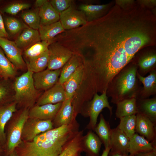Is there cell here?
<instances>
[{
    "instance_id": "obj_11",
    "label": "cell",
    "mask_w": 156,
    "mask_h": 156,
    "mask_svg": "<svg viewBox=\"0 0 156 156\" xmlns=\"http://www.w3.org/2000/svg\"><path fill=\"white\" fill-rule=\"evenodd\" d=\"M61 71V69L51 70L47 68L33 73L34 84L36 89L46 91L52 87L58 82Z\"/></svg>"
},
{
    "instance_id": "obj_22",
    "label": "cell",
    "mask_w": 156,
    "mask_h": 156,
    "mask_svg": "<svg viewBox=\"0 0 156 156\" xmlns=\"http://www.w3.org/2000/svg\"><path fill=\"white\" fill-rule=\"evenodd\" d=\"M156 149V146L136 133L129 139V154L130 155L134 156Z\"/></svg>"
},
{
    "instance_id": "obj_6",
    "label": "cell",
    "mask_w": 156,
    "mask_h": 156,
    "mask_svg": "<svg viewBox=\"0 0 156 156\" xmlns=\"http://www.w3.org/2000/svg\"><path fill=\"white\" fill-rule=\"evenodd\" d=\"M108 98L106 92L100 95L96 93L89 102L86 111V116L90 117V121L87 126L88 129L94 130L96 125L99 115L104 108H107L111 116L112 115V107L110 105Z\"/></svg>"
},
{
    "instance_id": "obj_14",
    "label": "cell",
    "mask_w": 156,
    "mask_h": 156,
    "mask_svg": "<svg viewBox=\"0 0 156 156\" xmlns=\"http://www.w3.org/2000/svg\"><path fill=\"white\" fill-rule=\"evenodd\" d=\"M66 99L63 85L58 82L52 87L46 90L37 99L36 105L55 104L63 102Z\"/></svg>"
},
{
    "instance_id": "obj_1",
    "label": "cell",
    "mask_w": 156,
    "mask_h": 156,
    "mask_svg": "<svg viewBox=\"0 0 156 156\" xmlns=\"http://www.w3.org/2000/svg\"><path fill=\"white\" fill-rule=\"evenodd\" d=\"M71 32L80 45L126 65L141 48L155 43L156 15L136 3L125 8L115 3L103 16Z\"/></svg>"
},
{
    "instance_id": "obj_35",
    "label": "cell",
    "mask_w": 156,
    "mask_h": 156,
    "mask_svg": "<svg viewBox=\"0 0 156 156\" xmlns=\"http://www.w3.org/2000/svg\"><path fill=\"white\" fill-rule=\"evenodd\" d=\"M52 42L45 41H40L24 50V55L27 60L38 56L48 49Z\"/></svg>"
},
{
    "instance_id": "obj_13",
    "label": "cell",
    "mask_w": 156,
    "mask_h": 156,
    "mask_svg": "<svg viewBox=\"0 0 156 156\" xmlns=\"http://www.w3.org/2000/svg\"><path fill=\"white\" fill-rule=\"evenodd\" d=\"M83 131L75 132L63 146L58 156H82L85 151Z\"/></svg>"
},
{
    "instance_id": "obj_12",
    "label": "cell",
    "mask_w": 156,
    "mask_h": 156,
    "mask_svg": "<svg viewBox=\"0 0 156 156\" xmlns=\"http://www.w3.org/2000/svg\"><path fill=\"white\" fill-rule=\"evenodd\" d=\"M136 115L135 133L156 146V125L144 115L138 113Z\"/></svg>"
},
{
    "instance_id": "obj_41",
    "label": "cell",
    "mask_w": 156,
    "mask_h": 156,
    "mask_svg": "<svg viewBox=\"0 0 156 156\" xmlns=\"http://www.w3.org/2000/svg\"><path fill=\"white\" fill-rule=\"evenodd\" d=\"M136 2L133 0H116L115 4L123 8H127L133 5Z\"/></svg>"
},
{
    "instance_id": "obj_31",
    "label": "cell",
    "mask_w": 156,
    "mask_h": 156,
    "mask_svg": "<svg viewBox=\"0 0 156 156\" xmlns=\"http://www.w3.org/2000/svg\"><path fill=\"white\" fill-rule=\"evenodd\" d=\"M112 130L109 122L106 120L103 115L101 114L99 122L94 131L101 140L105 148L110 147Z\"/></svg>"
},
{
    "instance_id": "obj_29",
    "label": "cell",
    "mask_w": 156,
    "mask_h": 156,
    "mask_svg": "<svg viewBox=\"0 0 156 156\" xmlns=\"http://www.w3.org/2000/svg\"><path fill=\"white\" fill-rule=\"evenodd\" d=\"M38 31L41 41L52 43L56 37L64 32L65 29L59 21L48 25L40 26Z\"/></svg>"
},
{
    "instance_id": "obj_43",
    "label": "cell",
    "mask_w": 156,
    "mask_h": 156,
    "mask_svg": "<svg viewBox=\"0 0 156 156\" xmlns=\"http://www.w3.org/2000/svg\"><path fill=\"white\" fill-rule=\"evenodd\" d=\"M8 35L5 29L3 19L0 12V37L7 38Z\"/></svg>"
},
{
    "instance_id": "obj_21",
    "label": "cell",
    "mask_w": 156,
    "mask_h": 156,
    "mask_svg": "<svg viewBox=\"0 0 156 156\" xmlns=\"http://www.w3.org/2000/svg\"><path fill=\"white\" fill-rule=\"evenodd\" d=\"M111 3L102 5L82 4L79 10L84 14L87 22H91L103 16L111 8Z\"/></svg>"
},
{
    "instance_id": "obj_23",
    "label": "cell",
    "mask_w": 156,
    "mask_h": 156,
    "mask_svg": "<svg viewBox=\"0 0 156 156\" xmlns=\"http://www.w3.org/2000/svg\"><path fill=\"white\" fill-rule=\"evenodd\" d=\"M41 40L38 30L28 27L22 30L14 42L21 50H24Z\"/></svg>"
},
{
    "instance_id": "obj_47",
    "label": "cell",
    "mask_w": 156,
    "mask_h": 156,
    "mask_svg": "<svg viewBox=\"0 0 156 156\" xmlns=\"http://www.w3.org/2000/svg\"><path fill=\"white\" fill-rule=\"evenodd\" d=\"M110 151V147L105 148L101 156H108V154Z\"/></svg>"
},
{
    "instance_id": "obj_36",
    "label": "cell",
    "mask_w": 156,
    "mask_h": 156,
    "mask_svg": "<svg viewBox=\"0 0 156 156\" xmlns=\"http://www.w3.org/2000/svg\"><path fill=\"white\" fill-rule=\"evenodd\" d=\"M3 19L5 29L8 37L10 35H15L28 27L21 21L14 17L7 16Z\"/></svg>"
},
{
    "instance_id": "obj_42",
    "label": "cell",
    "mask_w": 156,
    "mask_h": 156,
    "mask_svg": "<svg viewBox=\"0 0 156 156\" xmlns=\"http://www.w3.org/2000/svg\"><path fill=\"white\" fill-rule=\"evenodd\" d=\"M137 3L140 5L147 8H151L156 6V0H137Z\"/></svg>"
},
{
    "instance_id": "obj_5",
    "label": "cell",
    "mask_w": 156,
    "mask_h": 156,
    "mask_svg": "<svg viewBox=\"0 0 156 156\" xmlns=\"http://www.w3.org/2000/svg\"><path fill=\"white\" fill-rule=\"evenodd\" d=\"M33 74L27 69V72L16 79L14 83V101L23 108L30 109L38 97L37 90L34 84Z\"/></svg>"
},
{
    "instance_id": "obj_38",
    "label": "cell",
    "mask_w": 156,
    "mask_h": 156,
    "mask_svg": "<svg viewBox=\"0 0 156 156\" xmlns=\"http://www.w3.org/2000/svg\"><path fill=\"white\" fill-rule=\"evenodd\" d=\"M31 6L30 3L16 2L8 4L3 7L0 11L3 13L15 15L22 10L27 9Z\"/></svg>"
},
{
    "instance_id": "obj_40",
    "label": "cell",
    "mask_w": 156,
    "mask_h": 156,
    "mask_svg": "<svg viewBox=\"0 0 156 156\" xmlns=\"http://www.w3.org/2000/svg\"><path fill=\"white\" fill-rule=\"evenodd\" d=\"M51 5L60 14L68 9L72 4L71 0H52Z\"/></svg>"
},
{
    "instance_id": "obj_15",
    "label": "cell",
    "mask_w": 156,
    "mask_h": 156,
    "mask_svg": "<svg viewBox=\"0 0 156 156\" xmlns=\"http://www.w3.org/2000/svg\"><path fill=\"white\" fill-rule=\"evenodd\" d=\"M62 103L34 105L29 109V117L42 120L52 121L61 107Z\"/></svg>"
},
{
    "instance_id": "obj_20",
    "label": "cell",
    "mask_w": 156,
    "mask_h": 156,
    "mask_svg": "<svg viewBox=\"0 0 156 156\" xmlns=\"http://www.w3.org/2000/svg\"><path fill=\"white\" fill-rule=\"evenodd\" d=\"M137 77L143 85L141 87L139 96L136 99H146L156 94V69L149 73V75L144 77L141 76L138 71Z\"/></svg>"
},
{
    "instance_id": "obj_28",
    "label": "cell",
    "mask_w": 156,
    "mask_h": 156,
    "mask_svg": "<svg viewBox=\"0 0 156 156\" xmlns=\"http://www.w3.org/2000/svg\"><path fill=\"white\" fill-rule=\"evenodd\" d=\"M102 143L98 136L90 130L84 136V152L87 156H99Z\"/></svg>"
},
{
    "instance_id": "obj_24",
    "label": "cell",
    "mask_w": 156,
    "mask_h": 156,
    "mask_svg": "<svg viewBox=\"0 0 156 156\" xmlns=\"http://www.w3.org/2000/svg\"><path fill=\"white\" fill-rule=\"evenodd\" d=\"M136 104L138 113L146 116L156 125V97L136 99Z\"/></svg>"
},
{
    "instance_id": "obj_19",
    "label": "cell",
    "mask_w": 156,
    "mask_h": 156,
    "mask_svg": "<svg viewBox=\"0 0 156 156\" xmlns=\"http://www.w3.org/2000/svg\"><path fill=\"white\" fill-rule=\"evenodd\" d=\"M17 104L11 101L0 105V145L3 148L6 143L5 126L16 111Z\"/></svg>"
},
{
    "instance_id": "obj_49",
    "label": "cell",
    "mask_w": 156,
    "mask_h": 156,
    "mask_svg": "<svg viewBox=\"0 0 156 156\" xmlns=\"http://www.w3.org/2000/svg\"><path fill=\"white\" fill-rule=\"evenodd\" d=\"M9 156H17L15 151L11 153Z\"/></svg>"
},
{
    "instance_id": "obj_32",
    "label": "cell",
    "mask_w": 156,
    "mask_h": 156,
    "mask_svg": "<svg viewBox=\"0 0 156 156\" xmlns=\"http://www.w3.org/2000/svg\"><path fill=\"white\" fill-rule=\"evenodd\" d=\"M49 61L48 49L40 55L27 60V69L33 73L44 70L47 67Z\"/></svg>"
},
{
    "instance_id": "obj_9",
    "label": "cell",
    "mask_w": 156,
    "mask_h": 156,
    "mask_svg": "<svg viewBox=\"0 0 156 156\" xmlns=\"http://www.w3.org/2000/svg\"><path fill=\"white\" fill-rule=\"evenodd\" d=\"M60 21L65 30L76 28L87 23L84 13L72 4L60 14Z\"/></svg>"
},
{
    "instance_id": "obj_48",
    "label": "cell",
    "mask_w": 156,
    "mask_h": 156,
    "mask_svg": "<svg viewBox=\"0 0 156 156\" xmlns=\"http://www.w3.org/2000/svg\"><path fill=\"white\" fill-rule=\"evenodd\" d=\"M4 155V151L3 148L0 145V156H3Z\"/></svg>"
},
{
    "instance_id": "obj_16",
    "label": "cell",
    "mask_w": 156,
    "mask_h": 156,
    "mask_svg": "<svg viewBox=\"0 0 156 156\" xmlns=\"http://www.w3.org/2000/svg\"><path fill=\"white\" fill-rule=\"evenodd\" d=\"M72 99H66L62 102L59 110L53 120V128L68 125L76 120L72 104Z\"/></svg>"
},
{
    "instance_id": "obj_46",
    "label": "cell",
    "mask_w": 156,
    "mask_h": 156,
    "mask_svg": "<svg viewBox=\"0 0 156 156\" xmlns=\"http://www.w3.org/2000/svg\"><path fill=\"white\" fill-rule=\"evenodd\" d=\"M108 156H133L129 154L128 155H122L117 153H114L109 151Z\"/></svg>"
},
{
    "instance_id": "obj_8",
    "label": "cell",
    "mask_w": 156,
    "mask_h": 156,
    "mask_svg": "<svg viewBox=\"0 0 156 156\" xmlns=\"http://www.w3.org/2000/svg\"><path fill=\"white\" fill-rule=\"evenodd\" d=\"M53 128L51 120H42L29 117L23 127L21 140L31 141L38 135Z\"/></svg>"
},
{
    "instance_id": "obj_18",
    "label": "cell",
    "mask_w": 156,
    "mask_h": 156,
    "mask_svg": "<svg viewBox=\"0 0 156 156\" xmlns=\"http://www.w3.org/2000/svg\"><path fill=\"white\" fill-rule=\"evenodd\" d=\"M84 72V67L82 64L64 83L63 85L66 93V99H73L83 81Z\"/></svg>"
},
{
    "instance_id": "obj_33",
    "label": "cell",
    "mask_w": 156,
    "mask_h": 156,
    "mask_svg": "<svg viewBox=\"0 0 156 156\" xmlns=\"http://www.w3.org/2000/svg\"><path fill=\"white\" fill-rule=\"evenodd\" d=\"M16 70L0 47V74L1 77L5 80L13 77L16 74Z\"/></svg>"
},
{
    "instance_id": "obj_37",
    "label": "cell",
    "mask_w": 156,
    "mask_h": 156,
    "mask_svg": "<svg viewBox=\"0 0 156 156\" xmlns=\"http://www.w3.org/2000/svg\"><path fill=\"white\" fill-rule=\"evenodd\" d=\"M39 8L23 11L21 16L23 20L32 29L38 30L40 26Z\"/></svg>"
},
{
    "instance_id": "obj_34",
    "label": "cell",
    "mask_w": 156,
    "mask_h": 156,
    "mask_svg": "<svg viewBox=\"0 0 156 156\" xmlns=\"http://www.w3.org/2000/svg\"><path fill=\"white\" fill-rule=\"evenodd\" d=\"M117 127L129 139L135 133L136 115H133L120 118Z\"/></svg>"
},
{
    "instance_id": "obj_17",
    "label": "cell",
    "mask_w": 156,
    "mask_h": 156,
    "mask_svg": "<svg viewBox=\"0 0 156 156\" xmlns=\"http://www.w3.org/2000/svg\"><path fill=\"white\" fill-rule=\"evenodd\" d=\"M129 139L117 127L112 129L110 151L122 155L129 154Z\"/></svg>"
},
{
    "instance_id": "obj_25",
    "label": "cell",
    "mask_w": 156,
    "mask_h": 156,
    "mask_svg": "<svg viewBox=\"0 0 156 156\" xmlns=\"http://www.w3.org/2000/svg\"><path fill=\"white\" fill-rule=\"evenodd\" d=\"M83 64L82 59L79 55L74 53L61 69L58 82L63 85L66 80Z\"/></svg>"
},
{
    "instance_id": "obj_27",
    "label": "cell",
    "mask_w": 156,
    "mask_h": 156,
    "mask_svg": "<svg viewBox=\"0 0 156 156\" xmlns=\"http://www.w3.org/2000/svg\"><path fill=\"white\" fill-rule=\"evenodd\" d=\"M39 15L40 26L48 25L60 21V14L48 1L39 8Z\"/></svg>"
},
{
    "instance_id": "obj_10",
    "label": "cell",
    "mask_w": 156,
    "mask_h": 156,
    "mask_svg": "<svg viewBox=\"0 0 156 156\" xmlns=\"http://www.w3.org/2000/svg\"><path fill=\"white\" fill-rule=\"evenodd\" d=\"M0 47L6 57L16 69H23L26 66L22 55V51L14 41L0 37Z\"/></svg>"
},
{
    "instance_id": "obj_39",
    "label": "cell",
    "mask_w": 156,
    "mask_h": 156,
    "mask_svg": "<svg viewBox=\"0 0 156 156\" xmlns=\"http://www.w3.org/2000/svg\"><path fill=\"white\" fill-rule=\"evenodd\" d=\"M7 80L4 79L0 80V105L11 101L10 90Z\"/></svg>"
},
{
    "instance_id": "obj_7",
    "label": "cell",
    "mask_w": 156,
    "mask_h": 156,
    "mask_svg": "<svg viewBox=\"0 0 156 156\" xmlns=\"http://www.w3.org/2000/svg\"><path fill=\"white\" fill-rule=\"evenodd\" d=\"M48 49L47 68L51 70L61 69L74 54L70 49L55 41L49 45Z\"/></svg>"
},
{
    "instance_id": "obj_2",
    "label": "cell",
    "mask_w": 156,
    "mask_h": 156,
    "mask_svg": "<svg viewBox=\"0 0 156 156\" xmlns=\"http://www.w3.org/2000/svg\"><path fill=\"white\" fill-rule=\"evenodd\" d=\"M78 128L75 120L42 133L31 141H22L14 151L17 156H58Z\"/></svg>"
},
{
    "instance_id": "obj_44",
    "label": "cell",
    "mask_w": 156,
    "mask_h": 156,
    "mask_svg": "<svg viewBox=\"0 0 156 156\" xmlns=\"http://www.w3.org/2000/svg\"><path fill=\"white\" fill-rule=\"evenodd\" d=\"M133 156H156V149L149 152L139 153Z\"/></svg>"
},
{
    "instance_id": "obj_45",
    "label": "cell",
    "mask_w": 156,
    "mask_h": 156,
    "mask_svg": "<svg viewBox=\"0 0 156 156\" xmlns=\"http://www.w3.org/2000/svg\"><path fill=\"white\" fill-rule=\"evenodd\" d=\"M47 1V0H36L34 3V5L36 8H40Z\"/></svg>"
},
{
    "instance_id": "obj_4",
    "label": "cell",
    "mask_w": 156,
    "mask_h": 156,
    "mask_svg": "<svg viewBox=\"0 0 156 156\" xmlns=\"http://www.w3.org/2000/svg\"><path fill=\"white\" fill-rule=\"evenodd\" d=\"M29 109L24 108L14 113L5 128L6 143L3 148L4 156H9L22 141L21 136L23 127L29 117Z\"/></svg>"
},
{
    "instance_id": "obj_50",
    "label": "cell",
    "mask_w": 156,
    "mask_h": 156,
    "mask_svg": "<svg viewBox=\"0 0 156 156\" xmlns=\"http://www.w3.org/2000/svg\"><path fill=\"white\" fill-rule=\"evenodd\" d=\"M1 75L0 74V78H1Z\"/></svg>"
},
{
    "instance_id": "obj_30",
    "label": "cell",
    "mask_w": 156,
    "mask_h": 156,
    "mask_svg": "<svg viewBox=\"0 0 156 156\" xmlns=\"http://www.w3.org/2000/svg\"><path fill=\"white\" fill-rule=\"evenodd\" d=\"M116 117L118 118L125 116L136 115L138 113L136 99L131 98L123 100L116 104Z\"/></svg>"
},
{
    "instance_id": "obj_26",
    "label": "cell",
    "mask_w": 156,
    "mask_h": 156,
    "mask_svg": "<svg viewBox=\"0 0 156 156\" xmlns=\"http://www.w3.org/2000/svg\"><path fill=\"white\" fill-rule=\"evenodd\" d=\"M135 63L138 67V73L144 77L148 73L156 69L155 53L151 52L144 54L140 57L137 63Z\"/></svg>"
},
{
    "instance_id": "obj_3",
    "label": "cell",
    "mask_w": 156,
    "mask_h": 156,
    "mask_svg": "<svg viewBox=\"0 0 156 156\" xmlns=\"http://www.w3.org/2000/svg\"><path fill=\"white\" fill-rule=\"evenodd\" d=\"M137 70L135 62L129 63L113 77L106 91L112 103L116 104L125 99L138 98L142 87L137 77Z\"/></svg>"
}]
</instances>
